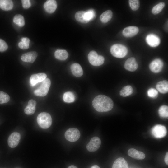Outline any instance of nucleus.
<instances>
[{"instance_id":"1","label":"nucleus","mask_w":168,"mask_h":168,"mask_svg":"<svg viewBox=\"0 0 168 168\" xmlns=\"http://www.w3.org/2000/svg\"><path fill=\"white\" fill-rule=\"evenodd\" d=\"M92 105L95 109L99 112L110 111L113 108L114 103L110 98L104 95L96 96L92 101Z\"/></svg>"},{"instance_id":"2","label":"nucleus","mask_w":168,"mask_h":168,"mask_svg":"<svg viewBox=\"0 0 168 168\" xmlns=\"http://www.w3.org/2000/svg\"><path fill=\"white\" fill-rule=\"evenodd\" d=\"M37 121L38 125L43 129L49 128L52 123V119L48 113L43 112L39 114L37 116Z\"/></svg>"},{"instance_id":"3","label":"nucleus","mask_w":168,"mask_h":168,"mask_svg":"<svg viewBox=\"0 0 168 168\" xmlns=\"http://www.w3.org/2000/svg\"><path fill=\"white\" fill-rule=\"evenodd\" d=\"M110 52L114 56L118 58H122L127 55L128 49L125 46L122 44H115L111 47Z\"/></svg>"},{"instance_id":"4","label":"nucleus","mask_w":168,"mask_h":168,"mask_svg":"<svg viewBox=\"0 0 168 168\" xmlns=\"http://www.w3.org/2000/svg\"><path fill=\"white\" fill-rule=\"evenodd\" d=\"M51 85V81L49 78H46L41 82L40 86L34 91L35 95L44 96L48 93Z\"/></svg>"},{"instance_id":"5","label":"nucleus","mask_w":168,"mask_h":168,"mask_svg":"<svg viewBox=\"0 0 168 168\" xmlns=\"http://www.w3.org/2000/svg\"><path fill=\"white\" fill-rule=\"evenodd\" d=\"M88 58L89 63L94 66H99L102 65L104 62V57L98 55L95 51H91L89 53Z\"/></svg>"},{"instance_id":"6","label":"nucleus","mask_w":168,"mask_h":168,"mask_svg":"<svg viewBox=\"0 0 168 168\" xmlns=\"http://www.w3.org/2000/svg\"><path fill=\"white\" fill-rule=\"evenodd\" d=\"M80 133L79 131L75 128H71L66 130L65 133V137L68 141L74 142L80 138Z\"/></svg>"},{"instance_id":"7","label":"nucleus","mask_w":168,"mask_h":168,"mask_svg":"<svg viewBox=\"0 0 168 168\" xmlns=\"http://www.w3.org/2000/svg\"><path fill=\"white\" fill-rule=\"evenodd\" d=\"M152 133L155 138H161L166 135L167 129L165 126L157 124L152 128Z\"/></svg>"},{"instance_id":"8","label":"nucleus","mask_w":168,"mask_h":168,"mask_svg":"<svg viewBox=\"0 0 168 168\" xmlns=\"http://www.w3.org/2000/svg\"><path fill=\"white\" fill-rule=\"evenodd\" d=\"M101 141L97 137H93L86 145V149L91 152H95L97 150L101 145Z\"/></svg>"},{"instance_id":"9","label":"nucleus","mask_w":168,"mask_h":168,"mask_svg":"<svg viewBox=\"0 0 168 168\" xmlns=\"http://www.w3.org/2000/svg\"><path fill=\"white\" fill-rule=\"evenodd\" d=\"M163 66V63L162 60L157 58L154 59L150 63L149 68L152 72L157 73L161 71Z\"/></svg>"},{"instance_id":"10","label":"nucleus","mask_w":168,"mask_h":168,"mask_svg":"<svg viewBox=\"0 0 168 168\" xmlns=\"http://www.w3.org/2000/svg\"><path fill=\"white\" fill-rule=\"evenodd\" d=\"M21 138L20 134L16 132L12 133L9 136L8 139V144L12 148H14L18 145Z\"/></svg>"},{"instance_id":"11","label":"nucleus","mask_w":168,"mask_h":168,"mask_svg":"<svg viewBox=\"0 0 168 168\" xmlns=\"http://www.w3.org/2000/svg\"><path fill=\"white\" fill-rule=\"evenodd\" d=\"M47 75L44 73H40L32 75L30 77L31 85L33 86L37 83L41 82L46 78Z\"/></svg>"},{"instance_id":"12","label":"nucleus","mask_w":168,"mask_h":168,"mask_svg":"<svg viewBox=\"0 0 168 168\" xmlns=\"http://www.w3.org/2000/svg\"><path fill=\"white\" fill-rule=\"evenodd\" d=\"M124 67L127 70L133 72L137 70L138 65L135 59L133 57H131L125 61Z\"/></svg>"},{"instance_id":"13","label":"nucleus","mask_w":168,"mask_h":168,"mask_svg":"<svg viewBox=\"0 0 168 168\" xmlns=\"http://www.w3.org/2000/svg\"><path fill=\"white\" fill-rule=\"evenodd\" d=\"M139 31L138 28L136 26H131L127 27L123 30L122 33L126 37H133L137 35Z\"/></svg>"},{"instance_id":"14","label":"nucleus","mask_w":168,"mask_h":168,"mask_svg":"<svg viewBox=\"0 0 168 168\" xmlns=\"http://www.w3.org/2000/svg\"><path fill=\"white\" fill-rule=\"evenodd\" d=\"M146 40L147 44L152 47L158 46L160 43L159 38L156 35L150 34L147 35L146 38Z\"/></svg>"},{"instance_id":"15","label":"nucleus","mask_w":168,"mask_h":168,"mask_svg":"<svg viewBox=\"0 0 168 168\" xmlns=\"http://www.w3.org/2000/svg\"><path fill=\"white\" fill-rule=\"evenodd\" d=\"M37 53L35 51H31L22 55L21 57V59L23 61L33 63L37 57Z\"/></svg>"},{"instance_id":"16","label":"nucleus","mask_w":168,"mask_h":168,"mask_svg":"<svg viewBox=\"0 0 168 168\" xmlns=\"http://www.w3.org/2000/svg\"><path fill=\"white\" fill-rule=\"evenodd\" d=\"M57 7V4L55 0H49L44 4V7L46 12L49 13H53Z\"/></svg>"},{"instance_id":"17","label":"nucleus","mask_w":168,"mask_h":168,"mask_svg":"<svg viewBox=\"0 0 168 168\" xmlns=\"http://www.w3.org/2000/svg\"><path fill=\"white\" fill-rule=\"evenodd\" d=\"M128 154L131 157L138 160H142L145 157V155L144 153L134 148L129 149Z\"/></svg>"},{"instance_id":"18","label":"nucleus","mask_w":168,"mask_h":168,"mask_svg":"<svg viewBox=\"0 0 168 168\" xmlns=\"http://www.w3.org/2000/svg\"><path fill=\"white\" fill-rule=\"evenodd\" d=\"M36 105V102L35 100L33 99L29 100L28 105L24 109L25 113L27 115L33 114L35 110Z\"/></svg>"},{"instance_id":"19","label":"nucleus","mask_w":168,"mask_h":168,"mask_svg":"<svg viewBox=\"0 0 168 168\" xmlns=\"http://www.w3.org/2000/svg\"><path fill=\"white\" fill-rule=\"evenodd\" d=\"M71 70L73 74L76 77H80L83 74V69L78 63H75L72 64L71 66Z\"/></svg>"},{"instance_id":"20","label":"nucleus","mask_w":168,"mask_h":168,"mask_svg":"<svg viewBox=\"0 0 168 168\" xmlns=\"http://www.w3.org/2000/svg\"><path fill=\"white\" fill-rule=\"evenodd\" d=\"M112 168H128V164L122 157L118 158L114 162Z\"/></svg>"},{"instance_id":"21","label":"nucleus","mask_w":168,"mask_h":168,"mask_svg":"<svg viewBox=\"0 0 168 168\" xmlns=\"http://www.w3.org/2000/svg\"><path fill=\"white\" fill-rule=\"evenodd\" d=\"M157 90L160 93L165 94L168 91V82L166 80H163L158 82L156 84Z\"/></svg>"},{"instance_id":"22","label":"nucleus","mask_w":168,"mask_h":168,"mask_svg":"<svg viewBox=\"0 0 168 168\" xmlns=\"http://www.w3.org/2000/svg\"><path fill=\"white\" fill-rule=\"evenodd\" d=\"M13 6V2L11 0H0V8L3 10H11Z\"/></svg>"},{"instance_id":"23","label":"nucleus","mask_w":168,"mask_h":168,"mask_svg":"<svg viewBox=\"0 0 168 168\" xmlns=\"http://www.w3.org/2000/svg\"><path fill=\"white\" fill-rule=\"evenodd\" d=\"M113 13L111 11L108 10L103 12L100 16V19L103 23H107L112 18Z\"/></svg>"},{"instance_id":"24","label":"nucleus","mask_w":168,"mask_h":168,"mask_svg":"<svg viewBox=\"0 0 168 168\" xmlns=\"http://www.w3.org/2000/svg\"><path fill=\"white\" fill-rule=\"evenodd\" d=\"M68 54L65 50L58 49L54 53V56L57 59L62 60H66L68 58Z\"/></svg>"},{"instance_id":"25","label":"nucleus","mask_w":168,"mask_h":168,"mask_svg":"<svg viewBox=\"0 0 168 168\" xmlns=\"http://www.w3.org/2000/svg\"><path fill=\"white\" fill-rule=\"evenodd\" d=\"M133 90L132 86L128 85L124 87L120 91V95L123 97H126L132 94Z\"/></svg>"},{"instance_id":"26","label":"nucleus","mask_w":168,"mask_h":168,"mask_svg":"<svg viewBox=\"0 0 168 168\" xmlns=\"http://www.w3.org/2000/svg\"><path fill=\"white\" fill-rule=\"evenodd\" d=\"M85 11H82L77 12L75 15L76 19L78 22L83 23L88 22L85 19Z\"/></svg>"},{"instance_id":"27","label":"nucleus","mask_w":168,"mask_h":168,"mask_svg":"<svg viewBox=\"0 0 168 168\" xmlns=\"http://www.w3.org/2000/svg\"><path fill=\"white\" fill-rule=\"evenodd\" d=\"M63 98V101L67 103L73 102L75 100L74 94L70 91H67L64 93Z\"/></svg>"},{"instance_id":"28","label":"nucleus","mask_w":168,"mask_h":168,"mask_svg":"<svg viewBox=\"0 0 168 168\" xmlns=\"http://www.w3.org/2000/svg\"><path fill=\"white\" fill-rule=\"evenodd\" d=\"M13 21L20 27L24 26L25 23L23 16L20 14L15 15L13 19Z\"/></svg>"},{"instance_id":"29","label":"nucleus","mask_w":168,"mask_h":168,"mask_svg":"<svg viewBox=\"0 0 168 168\" xmlns=\"http://www.w3.org/2000/svg\"><path fill=\"white\" fill-rule=\"evenodd\" d=\"M165 6L164 2H160L153 7L152 12L154 15H156L160 12Z\"/></svg>"},{"instance_id":"30","label":"nucleus","mask_w":168,"mask_h":168,"mask_svg":"<svg viewBox=\"0 0 168 168\" xmlns=\"http://www.w3.org/2000/svg\"><path fill=\"white\" fill-rule=\"evenodd\" d=\"M158 113L160 116L163 118L168 117V107L166 105L161 106L158 110Z\"/></svg>"},{"instance_id":"31","label":"nucleus","mask_w":168,"mask_h":168,"mask_svg":"<svg viewBox=\"0 0 168 168\" xmlns=\"http://www.w3.org/2000/svg\"><path fill=\"white\" fill-rule=\"evenodd\" d=\"M10 100V96L7 93L2 91H0V104L7 103Z\"/></svg>"},{"instance_id":"32","label":"nucleus","mask_w":168,"mask_h":168,"mask_svg":"<svg viewBox=\"0 0 168 168\" xmlns=\"http://www.w3.org/2000/svg\"><path fill=\"white\" fill-rule=\"evenodd\" d=\"M85 16L86 19L89 22L94 18L95 13L93 10L90 9L85 12Z\"/></svg>"},{"instance_id":"33","label":"nucleus","mask_w":168,"mask_h":168,"mask_svg":"<svg viewBox=\"0 0 168 168\" xmlns=\"http://www.w3.org/2000/svg\"><path fill=\"white\" fill-rule=\"evenodd\" d=\"M129 3L131 9L133 11L137 10L139 7L140 2L138 0H129Z\"/></svg>"},{"instance_id":"34","label":"nucleus","mask_w":168,"mask_h":168,"mask_svg":"<svg viewBox=\"0 0 168 168\" xmlns=\"http://www.w3.org/2000/svg\"><path fill=\"white\" fill-rule=\"evenodd\" d=\"M158 94V92L157 91L153 88L149 89L147 91V95L150 97H156Z\"/></svg>"},{"instance_id":"35","label":"nucleus","mask_w":168,"mask_h":168,"mask_svg":"<svg viewBox=\"0 0 168 168\" xmlns=\"http://www.w3.org/2000/svg\"><path fill=\"white\" fill-rule=\"evenodd\" d=\"M8 46L7 43L3 40L0 39V52H3L6 50Z\"/></svg>"},{"instance_id":"36","label":"nucleus","mask_w":168,"mask_h":168,"mask_svg":"<svg viewBox=\"0 0 168 168\" xmlns=\"http://www.w3.org/2000/svg\"><path fill=\"white\" fill-rule=\"evenodd\" d=\"M21 2L23 7L25 9H28L31 6V4L29 0H21Z\"/></svg>"},{"instance_id":"37","label":"nucleus","mask_w":168,"mask_h":168,"mask_svg":"<svg viewBox=\"0 0 168 168\" xmlns=\"http://www.w3.org/2000/svg\"><path fill=\"white\" fill-rule=\"evenodd\" d=\"M18 46L21 49H26L29 47V44L21 41L18 43Z\"/></svg>"},{"instance_id":"38","label":"nucleus","mask_w":168,"mask_h":168,"mask_svg":"<svg viewBox=\"0 0 168 168\" xmlns=\"http://www.w3.org/2000/svg\"><path fill=\"white\" fill-rule=\"evenodd\" d=\"M21 41L29 44L30 40L29 38L27 37H22L21 39Z\"/></svg>"},{"instance_id":"39","label":"nucleus","mask_w":168,"mask_h":168,"mask_svg":"<svg viewBox=\"0 0 168 168\" xmlns=\"http://www.w3.org/2000/svg\"><path fill=\"white\" fill-rule=\"evenodd\" d=\"M164 161L165 163L167 165H168V152H167L166 154L165 158Z\"/></svg>"},{"instance_id":"40","label":"nucleus","mask_w":168,"mask_h":168,"mask_svg":"<svg viewBox=\"0 0 168 168\" xmlns=\"http://www.w3.org/2000/svg\"><path fill=\"white\" fill-rule=\"evenodd\" d=\"M91 168H100V167L97 165H94L92 166Z\"/></svg>"},{"instance_id":"41","label":"nucleus","mask_w":168,"mask_h":168,"mask_svg":"<svg viewBox=\"0 0 168 168\" xmlns=\"http://www.w3.org/2000/svg\"><path fill=\"white\" fill-rule=\"evenodd\" d=\"M68 168H77L75 166L71 165L68 166Z\"/></svg>"}]
</instances>
